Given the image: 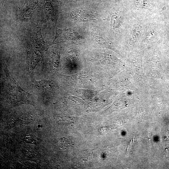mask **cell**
I'll list each match as a JSON object with an SVG mask.
<instances>
[{"label":"cell","mask_w":169,"mask_h":169,"mask_svg":"<svg viewBox=\"0 0 169 169\" xmlns=\"http://www.w3.org/2000/svg\"><path fill=\"white\" fill-rule=\"evenodd\" d=\"M41 4L48 26L54 27L56 25L57 18V11L55 0H41Z\"/></svg>","instance_id":"cell-1"},{"label":"cell","mask_w":169,"mask_h":169,"mask_svg":"<svg viewBox=\"0 0 169 169\" xmlns=\"http://www.w3.org/2000/svg\"><path fill=\"white\" fill-rule=\"evenodd\" d=\"M74 15L75 17H77L79 20H87L88 19H91L92 18L91 15H89L88 13L83 11L75 12L74 13Z\"/></svg>","instance_id":"cell-2"},{"label":"cell","mask_w":169,"mask_h":169,"mask_svg":"<svg viewBox=\"0 0 169 169\" xmlns=\"http://www.w3.org/2000/svg\"><path fill=\"white\" fill-rule=\"evenodd\" d=\"M58 144L61 148H67L71 146V142L69 139L64 138L59 139Z\"/></svg>","instance_id":"cell-3"},{"label":"cell","mask_w":169,"mask_h":169,"mask_svg":"<svg viewBox=\"0 0 169 169\" xmlns=\"http://www.w3.org/2000/svg\"></svg>","instance_id":"cell-4"}]
</instances>
